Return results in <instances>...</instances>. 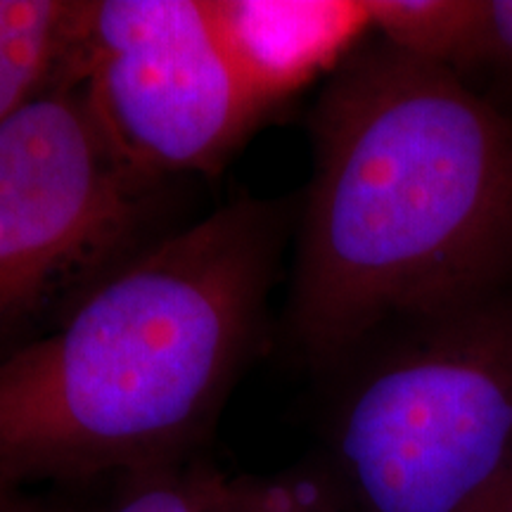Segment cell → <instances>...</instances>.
I'll return each instance as SVG.
<instances>
[{"instance_id":"3957f363","label":"cell","mask_w":512,"mask_h":512,"mask_svg":"<svg viewBox=\"0 0 512 512\" xmlns=\"http://www.w3.org/2000/svg\"><path fill=\"white\" fill-rule=\"evenodd\" d=\"M342 512H510L512 290L411 325L335 427Z\"/></svg>"},{"instance_id":"8fae6325","label":"cell","mask_w":512,"mask_h":512,"mask_svg":"<svg viewBox=\"0 0 512 512\" xmlns=\"http://www.w3.org/2000/svg\"><path fill=\"white\" fill-rule=\"evenodd\" d=\"M24 498L22 494H12V491H0V512H19L22 508Z\"/></svg>"},{"instance_id":"4fadbf2b","label":"cell","mask_w":512,"mask_h":512,"mask_svg":"<svg viewBox=\"0 0 512 512\" xmlns=\"http://www.w3.org/2000/svg\"><path fill=\"white\" fill-rule=\"evenodd\" d=\"M335 512H339V508H337V510H335Z\"/></svg>"},{"instance_id":"5b68a950","label":"cell","mask_w":512,"mask_h":512,"mask_svg":"<svg viewBox=\"0 0 512 512\" xmlns=\"http://www.w3.org/2000/svg\"><path fill=\"white\" fill-rule=\"evenodd\" d=\"M76 79L121 155L171 181L221 171L268 114L211 0H91Z\"/></svg>"},{"instance_id":"9c48e42d","label":"cell","mask_w":512,"mask_h":512,"mask_svg":"<svg viewBox=\"0 0 512 512\" xmlns=\"http://www.w3.org/2000/svg\"><path fill=\"white\" fill-rule=\"evenodd\" d=\"M233 479L174 460L119 479L107 512H230Z\"/></svg>"},{"instance_id":"30bf717a","label":"cell","mask_w":512,"mask_h":512,"mask_svg":"<svg viewBox=\"0 0 512 512\" xmlns=\"http://www.w3.org/2000/svg\"><path fill=\"white\" fill-rule=\"evenodd\" d=\"M475 72H494L512 83V0H484Z\"/></svg>"},{"instance_id":"ba28073f","label":"cell","mask_w":512,"mask_h":512,"mask_svg":"<svg viewBox=\"0 0 512 512\" xmlns=\"http://www.w3.org/2000/svg\"><path fill=\"white\" fill-rule=\"evenodd\" d=\"M370 29L392 46L470 81L482 41L484 0H366Z\"/></svg>"},{"instance_id":"6da1fadb","label":"cell","mask_w":512,"mask_h":512,"mask_svg":"<svg viewBox=\"0 0 512 512\" xmlns=\"http://www.w3.org/2000/svg\"><path fill=\"white\" fill-rule=\"evenodd\" d=\"M309 131L287 332L311 366L347 361L389 325L512 290V117L501 105L377 36L328 76Z\"/></svg>"},{"instance_id":"52a82bcc","label":"cell","mask_w":512,"mask_h":512,"mask_svg":"<svg viewBox=\"0 0 512 512\" xmlns=\"http://www.w3.org/2000/svg\"><path fill=\"white\" fill-rule=\"evenodd\" d=\"M91 0H0V124L57 86L79 83Z\"/></svg>"},{"instance_id":"5bb4252c","label":"cell","mask_w":512,"mask_h":512,"mask_svg":"<svg viewBox=\"0 0 512 512\" xmlns=\"http://www.w3.org/2000/svg\"><path fill=\"white\" fill-rule=\"evenodd\" d=\"M510 512H512V508H510Z\"/></svg>"},{"instance_id":"8992f818","label":"cell","mask_w":512,"mask_h":512,"mask_svg":"<svg viewBox=\"0 0 512 512\" xmlns=\"http://www.w3.org/2000/svg\"><path fill=\"white\" fill-rule=\"evenodd\" d=\"M216 24L268 112L320 74H332L366 41L370 15L358 0H211Z\"/></svg>"},{"instance_id":"7a4b0ae2","label":"cell","mask_w":512,"mask_h":512,"mask_svg":"<svg viewBox=\"0 0 512 512\" xmlns=\"http://www.w3.org/2000/svg\"><path fill=\"white\" fill-rule=\"evenodd\" d=\"M285 238L283 204L230 200L3 351L0 491L183 460L259 342Z\"/></svg>"},{"instance_id":"277c9868","label":"cell","mask_w":512,"mask_h":512,"mask_svg":"<svg viewBox=\"0 0 512 512\" xmlns=\"http://www.w3.org/2000/svg\"><path fill=\"white\" fill-rule=\"evenodd\" d=\"M174 188L121 155L81 83L0 124V347L50 330L176 230Z\"/></svg>"},{"instance_id":"7c38bea8","label":"cell","mask_w":512,"mask_h":512,"mask_svg":"<svg viewBox=\"0 0 512 512\" xmlns=\"http://www.w3.org/2000/svg\"><path fill=\"white\" fill-rule=\"evenodd\" d=\"M19 512H64V510H55V508H46V505H36L31 501H24L22 508H19Z\"/></svg>"}]
</instances>
